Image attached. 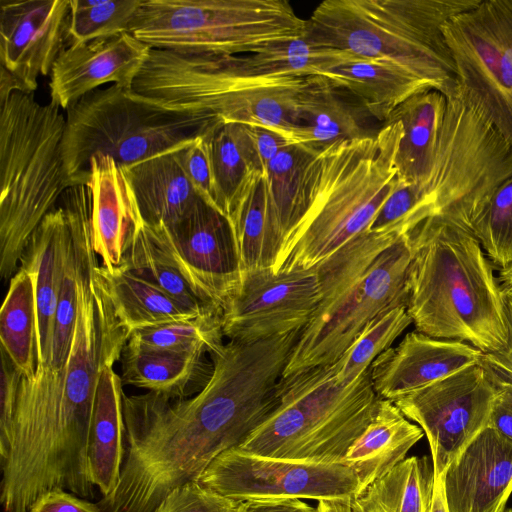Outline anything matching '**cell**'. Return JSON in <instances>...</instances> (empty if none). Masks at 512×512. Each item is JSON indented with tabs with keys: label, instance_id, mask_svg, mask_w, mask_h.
I'll return each mask as SVG.
<instances>
[{
	"label": "cell",
	"instance_id": "cell-37",
	"mask_svg": "<svg viewBox=\"0 0 512 512\" xmlns=\"http://www.w3.org/2000/svg\"><path fill=\"white\" fill-rule=\"evenodd\" d=\"M355 56L325 49L307 42L303 36L274 43L248 55L230 56L234 67L248 75H288L305 77Z\"/></svg>",
	"mask_w": 512,
	"mask_h": 512
},
{
	"label": "cell",
	"instance_id": "cell-18",
	"mask_svg": "<svg viewBox=\"0 0 512 512\" xmlns=\"http://www.w3.org/2000/svg\"><path fill=\"white\" fill-rule=\"evenodd\" d=\"M150 49L130 32L64 47L51 69L50 101L66 110L107 83L131 90Z\"/></svg>",
	"mask_w": 512,
	"mask_h": 512
},
{
	"label": "cell",
	"instance_id": "cell-9",
	"mask_svg": "<svg viewBox=\"0 0 512 512\" xmlns=\"http://www.w3.org/2000/svg\"><path fill=\"white\" fill-rule=\"evenodd\" d=\"M277 405L238 447L258 456L317 464H341L373 418L380 401L370 370L351 383L337 361L282 375Z\"/></svg>",
	"mask_w": 512,
	"mask_h": 512
},
{
	"label": "cell",
	"instance_id": "cell-23",
	"mask_svg": "<svg viewBox=\"0 0 512 512\" xmlns=\"http://www.w3.org/2000/svg\"><path fill=\"white\" fill-rule=\"evenodd\" d=\"M66 209L59 199L31 235L19 268L32 278L36 297L38 367L46 363L53 339L64 264Z\"/></svg>",
	"mask_w": 512,
	"mask_h": 512
},
{
	"label": "cell",
	"instance_id": "cell-1",
	"mask_svg": "<svg viewBox=\"0 0 512 512\" xmlns=\"http://www.w3.org/2000/svg\"><path fill=\"white\" fill-rule=\"evenodd\" d=\"M92 240L78 278L75 334L65 367L21 376L12 423L0 451L4 512H28L45 492L61 489L93 499L88 445L102 369L120 361L130 334L117 319L99 276Z\"/></svg>",
	"mask_w": 512,
	"mask_h": 512
},
{
	"label": "cell",
	"instance_id": "cell-19",
	"mask_svg": "<svg viewBox=\"0 0 512 512\" xmlns=\"http://www.w3.org/2000/svg\"><path fill=\"white\" fill-rule=\"evenodd\" d=\"M482 355L467 342L414 331L372 362L371 382L380 399L395 401L478 364Z\"/></svg>",
	"mask_w": 512,
	"mask_h": 512
},
{
	"label": "cell",
	"instance_id": "cell-2",
	"mask_svg": "<svg viewBox=\"0 0 512 512\" xmlns=\"http://www.w3.org/2000/svg\"><path fill=\"white\" fill-rule=\"evenodd\" d=\"M402 133L399 121H388L374 136L339 140L313 155L273 271L312 269L368 230L402 182L395 163Z\"/></svg>",
	"mask_w": 512,
	"mask_h": 512
},
{
	"label": "cell",
	"instance_id": "cell-52",
	"mask_svg": "<svg viewBox=\"0 0 512 512\" xmlns=\"http://www.w3.org/2000/svg\"><path fill=\"white\" fill-rule=\"evenodd\" d=\"M497 281L502 289L512 290V263L500 269Z\"/></svg>",
	"mask_w": 512,
	"mask_h": 512
},
{
	"label": "cell",
	"instance_id": "cell-24",
	"mask_svg": "<svg viewBox=\"0 0 512 512\" xmlns=\"http://www.w3.org/2000/svg\"><path fill=\"white\" fill-rule=\"evenodd\" d=\"M423 435L421 427L411 423L393 401L380 399L373 418L341 462L355 473L358 493L406 459Z\"/></svg>",
	"mask_w": 512,
	"mask_h": 512
},
{
	"label": "cell",
	"instance_id": "cell-6",
	"mask_svg": "<svg viewBox=\"0 0 512 512\" xmlns=\"http://www.w3.org/2000/svg\"><path fill=\"white\" fill-rule=\"evenodd\" d=\"M447 99L434 163L426 179L401 184L366 232L408 231L440 216L468 229L512 175V146L458 92Z\"/></svg>",
	"mask_w": 512,
	"mask_h": 512
},
{
	"label": "cell",
	"instance_id": "cell-32",
	"mask_svg": "<svg viewBox=\"0 0 512 512\" xmlns=\"http://www.w3.org/2000/svg\"><path fill=\"white\" fill-rule=\"evenodd\" d=\"M210 148L221 211L229 219L246 189L265 175V168L248 125H219L210 134Z\"/></svg>",
	"mask_w": 512,
	"mask_h": 512
},
{
	"label": "cell",
	"instance_id": "cell-16",
	"mask_svg": "<svg viewBox=\"0 0 512 512\" xmlns=\"http://www.w3.org/2000/svg\"><path fill=\"white\" fill-rule=\"evenodd\" d=\"M148 229L222 314L242 282L238 246L229 219L200 198L174 223Z\"/></svg>",
	"mask_w": 512,
	"mask_h": 512
},
{
	"label": "cell",
	"instance_id": "cell-4",
	"mask_svg": "<svg viewBox=\"0 0 512 512\" xmlns=\"http://www.w3.org/2000/svg\"><path fill=\"white\" fill-rule=\"evenodd\" d=\"M409 231L364 232L315 266L320 299L284 375L336 362L382 312L407 305Z\"/></svg>",
	"mask_w": 512,
	"mask_h": 512
},
{
	"label": "cell",
	"instance_id": "cell-27",
	"mask_svg": "<svg viewBox=\"0 0 512 512\" xmlns=\"http://www.w3.org/2000/svg\"><path fill=\"white\" fill-rule=\"evenodd\" d=\"M318 75L347 91L372 118L384 124L407 99L430 90L401 68L381 60L352 58L332 64Z\"/></svg>",
	"mask_w": 512,
	"mask_h": 512
},
{
	"label": "cell",
	"instance_id": "cell-21",
	"mask_svg": "<svg viewBox=\"0 0 512 512\" xmlns=\"http://www.w3.org/2000/svg\"><path fill=\"white\" fill-rule=\"evenodd\" d=\"M92 246L106 269L123 265L135 230L143 224L131 186L109 156L90 160Z\"/></svg>",
	"mask_w": 512,
	"mask_h": 512
},
{
	"label": "cell",
	"instance_id": "cell-28",
	"mask_svg": "<svg viewBox=\"0 0 512 512\" xmlns=\"http://www.w3.org/2000/svg\"><path fill=\"white\" fill-rule=\"evenodd\" d=\"M447 99L436 91L418 93L403 102L388 121H399L403 133L396 154L397 176L404 184L426 179L434 163Z\"/></svg>",
	"mask_w": 512,
	"mask_h": 512
},
{
	"label": "cell",
	"instance_id": "cell-43",
	"mask_svg": "<svg viewBox=\"0 0 512 512\" xmlns=\"http://www.w3.org/2000/svg\"><path fill=\"white\" fill-rule=\"evenodd\" d=\"M238 502L193 481L172 490L154 512H234Z\"/></svg>",
	"mask_w": 512,
	"mask_h": 512
},
{
	"label": "cell",
	"instance_id": "cell-39",
	"mask_svg": "<svg viewBox=\"0 0 512 512\" xmlns=\"http://www.w3.org/2000/svg\"><path fill=\"white\" fill-rule=\"evenodd\" d=\"M411 323L406 305L388 309L374 318L337 360L339 378L347 383L357 379Z\"/></svg>",
	"mask_w": 512,
	"mask_h": 512
},
{
	"label": "cell",
	"instance_id": "cell-36",
	"mask_svg": "<svg viewBox=\"0 0 512 512\" xmlns=\"http://www.w3.org/2000/svg\"><path fill=\"white\" fill-rule=\"evenodd\" d=\"M316 152L305 145L291 144L283 148L266 167L269 217L279 250L276 265L289 240L304 171Z\"/></svg>",
	"mask_w": 512,
	"mask_h": 512
},
{
	"label": "cell",
	"instance_id": "cell-17",
	"mask_svg": "<svg viewBox=\"0 0 512 512\" xmlns=\"http://www.w3.org/2000/svg\"><path fill=\"white\" fill-rule=\"evenodd\" d=\"M69 0H0V95L33 93L64 48Z\"/></svg>",
	"mask_w": 512,
	"mask_h": 512
},
{
	"label": "cell",
	"instance_id": "cell-41",
	"mask_svg": "<svg viewBox=\"0 0 512 512\" xmlns=\"http://www.w3.org/2000/svg\"><path fill=\"white\" fill-rule=\"evenodd\" d=\"M467 231L500 269L512 263V175L494 191Z\"/></svg>",
	"mask_w": 512,
	"mask_h": 512
},
{
	"label": "cell",
	"instance_id": "cell-33",
	"mask_svg": "<svg viewBox=\"0 0 512 512\" xmlns=\"http://www.w3.org/2000/svg\"><path fill=\"white\" fill-rule=\"evenodd\" d=\"M434 485L428 457L404 459L351 500L353 512H429Z\"/></svg>",
	"mask_w": 512,
	"mask_h": 512
},
{
	"label": "cell",
	"instance_id": "cell-48",
	"mask_svg": "<svg viewBox=\"0 0 512 512\" xmlns=\"http://www.w3.org/2000/svg\"><path fill=\"white\" fill-rule=\"evenodd\" d=\"M258 156L266 170L268 163L286 146L293 144L287 137L276 130L249 126Z\"/></svg>",
	"mask_w": 512,
	"mask_h": 512
},
{
	"label": "cell",
	"instance_id": "cell-12",
	"mask_svg": "<svg viewBox=\"0 0 512 512\" xmlns=\"http://www.w3.org/2000/svg\"><path fill=\"white\" fill-rule=\"evenodd\" d=\"M443 32L459 93L512 146V0H481Z\"/></svg>",
	"mask_w": 512,
	"mask_h": 512
},
{
	"label": "cell",
	"instance_id": "cell-26",
	"mask_svg": "<svg viewBox=\"0 0 512 512\" xmlns=\"http://www.w3.org/2000/svg\"><path fill=\"white\" fill-rule=\"evenodd\" d=\"M113 366H105L98 379L88 445L92 481L102 497L117 488L125 454L123 383Z\"/></svg>",
	"mask_w": 512,
	"mask_h": 512
},
{
	"label": "cell",
	"instance_id": "cell-42",
	"mask_svg": "<svg viewBox=\"0 0 512 512\" xmlns=\"http://www.w3.org/2000/svg\"><path fill=\"white\" fill-rule=\"evenodd\" d=\"M213 131L178 150L177 157L198 196L222 213L210 148V134Z\"/></svg>",
	"mask_w": 512,
	"mask_h": 512
},
{
	"label": "cell",
	"instance_id": "cell-47",
	"mask_svg": "<svg viewBox=\"0 0 512 512\" xmlns=\"http://www.w3.org/2000/svg\"><path fill=\"white\" fill-rule=\"evenodd\" d=\"M234 512H316L297 498H252L238 502Z\"/></svg>",
	"mask_w": 512,
	"mask_h": 512
},
{
	"label": "cell",
	"instance_id": "cell-8",
	"mask_svg": "<svg viewBox=\"0 0 512 512\" xmlns=\"http://www.w3.org/2000/svg\"><path fill=\"white\" fill-rule=\"evenodd\" d=\"M33 93L0 95V275L18 271L27 243L70 186L63 158L66 120Z\"/></svg>",
	"mask_w": 512,
	"mask_h": 512
},
{
	"label": "cell",
	"instance_id": "cell-14",
	"mask_svg": "<svg viewBox=\"0 0 512 512\" xmlns=\"http://www.w3.org/2000/svg\"><path fill=\"white\" fill-rule=\"evenodd\" d=\"M198 482L237 500L252 498L352 499L355 473L343 464H317L258 456L229 449L217 456Z\"/></svg>",
	"mask_w": 512,
	"mask_h": 512
},
{
	"label": "cell",
	"instance_id": "cell-40",
	"mask_svg": "<svg viewBox=\"0 0 512 512\" xmlns=\"http://www.w3.org/2000/svg\"><path fill=\"white\" fill-rule=\"evenodd\" d=\"M223 338L221 317L213 316L135 330L128 341L157 350L209 354Z\"/></svg>",
	"mask_w": 512,
	"mask_h": 512
},
{
	"label": "cell",
	"instance_id": "cell-30",
	"mask_svg": "<svg viewBox=\"0 0 512 512\" xmlns=\"http://www.w3.org/2000/svg\"><path fill=\"white\" fill-rule=\"evenodd\" d=\"M205 353L147 348L128 341L122 351L121 380L148 392L172 397H189L200 391Z\"/></svg>",
	"mask_w": 512,
	"mask_h": 512
},
{
	"label": "cell",
	"instance_id": "cell-3",
	"mask_svg": "<svg viewBox=\"0 0 512 512\" xmlns=\"http://www.w3.org/2000/svg\"><path fill=\"white\" fill-rule=\"evenodd\" d=\"M409 234L406 306L416 330L467 342L483 353L503 348L508 327L502 289L477 239L440 216L425 219Z\"/></svg>",
	"mask_w": 512,
	"mask_h": 512
},
{
	"label": "cell",
	"instance_id": "cell-50",
	"mask_svg": "<svg viewBox=\"0 0 512 512\" xmlns=\"http://www.w3.org/2000/svg\"><path fill=\"white\" fill-rule=\"evenodd\" d=\"M351 500L348 498L319 500L316 512H353Z\"/></svg>",
	"mask_w": 512,
	"mask_h": 512
},
{
	"label": "cell",
	"instance_id": "cell-38",
	"mask_svg": "<svg viewBox=\"0 0 512 512\" xmlns=\"http://www.w3.org/2000/svg\"><path fill=\"white\" fill-rule=\"evenodd\" d=\"M143 0H69L64 47L130 32Z\"/></svg>",
	"mask_w": 512,
	"mask_h": 512
},
{
	"label": "cell",
	"instance_id": "cell-5",
	"mask_svg": "<svg viewBox=\"0 0 512 512\" xmlns=\"http://www.w3.org/2000/svg\"><path fill=\"white\" fill-rule=\"evenodd\" d=\"M481 0H325L306 20L310 44L388 62L430 90L459 92L443 28Z\"/></svg>",
	"mask_w": 512,
	"mask_h": 512
},
{
	"label": "cell",
	"instance_id": "cell-49",
	"mask_svg": "<svg viewBox=\"0 0 512 512\" xmlns=\"http://www.w3.org/2000/svg\"><path fill=\"white\" fill-rule=\"evenodd\" d=\"M488 426L512 443V387H499Z\"/></svg>",
	"mask_w": 512,
	"mask_h": 512
},
{
	"label": "cell",
	"instance_id": "cell-20",
	"mask_svg": "<svg viewBox=\"0 0 512 512\" xmlns=\"http://www.w3.org/2000/svg\"><path fill=\"white\" fill-rule=\"evenodd\" d=\"M441 478L448 512H504L512 493V443L487 426Z\"/></svg>",
	"mask_w": 512,
	"mask_h": 512
},
{
	"label": "cell",
	"instance_id": "cell-11",
	"mask_svg": "<svg viewBox=\"0 0 512 512\" xmlns=\"http://www.w3.org/2000/svg\"><path fill=\"white\" fill-rule=\"evenodd\" d=\"M286 0H143L130 33L151 48L242 56L302 36Z\"/></svg>",
	"mask_w": 512,
	"mask_h": 512
},
{
	"label": "cell",
	"instance_id": "cell-54",
	"mask_svg": "<svg viewBox=\"0 0 512 512\" xmlns=\"http://www.w3.org/2000/svg\"><path fill=\"white\" fill-rule=\"evenodd\" d=\"M511 512H512V508H511Z\"/></svg>",
	"mask_w": 512,
	"mask_h": 512
},
{
	"label": "cell",
	"instance_id": "cell-10",
	"mask_svg": "<svg viewBox=\"0 0 512 512\" xmlns=\"http://www.w3.org/2000/svg\"><path fill=\"white\" fill-rule=\"evenodd\" d=\"M65 111L63 158L70 186L88 184L95 155L128 167L179 150L221 125L149 105L118 85L98 88Z\"/></svg>",
	"mask_w": 512,
	"mask_h": 512
},
{
	"label": "cell",
	"instance_id": "cell-34",
	"mask_svg": "<svg viewBox=\"0 0 512 512\" xmlns=\"http://www.w3.org/2000/svg\"><path fill=\"white\" fill-rule=\"evenodd\" d=\"M0 341L3 350L24 378L38 368L35 288L23 269L10 279L0 310Z\"/></svg>",
	"mask_w": 512,
	"mask_h": 512
},
{
	"label": "cell",
	"instance_id": "cell-31",
	"mask_svg": "<svg viewBox=\"0 0 512 512\" xmlns=\"http://www.w3.org/2000/svg\"><path fill=\"white\" fill-rule=\"evenodd\" d=\"M98 273L117 319L129 334L200 317L124 266L106 269L99 264Z\"/></svg>",
	"mask_w": 512,
	"mask_h": 512
},
{
	"label": "cell",
	"instance_id": "cell-46",
	"mask_svg": "<svg viewBox=\"0 0 512 512\" xmlns=\"http://www.w3.org/2000/svg\"><path fill=\"white\" fill-rule=\"evenodd\" d=\"M28 512H104L92 503L71 492L54 489L38 497Z\"/></svg>",
	"mask_w": 512,
	"mask_h": 512
},
{
	"label": "cell",
	"instance_id": "cell-29",
	"mask_svg": "<svg viewBox=\"0 0 512 512\" xmlns=\"http://www.w3.org/2000/svg\"><path fill=\"white\" fill-rule=\"evenodd\" d=\"M122 266L198 316L221 317L212 300L144 223L135 230Z\"/></svg>",
	"mask_w": 512,
	"mask_h": 512
},
{
	"label": "cell",
	"instance_id": "cell-51",
	"mask_svg": "<svg viewBox=\"0 0 512 512\" xmlns=\"http://www.w3.org/2000/svg\"><path fill=\"white\" fill-rule=\"evenodd\" d=\"M429 512H448L441 476L434 477L433 493Z\"/></svg>",
	"mask_w": 512,
	"mask_h": 512
},
{
	"label": "cell",
	"instance_id": "cell-22",
	"mask_svg": "<svg viewBox=\"0 0 512 512\" xmlns=\"http://www.w3.org/2000/svg\"><path fill=\"white\" fill-rule=\"evenodd\" d=\"M369 116L352 95L327 78L305 76L296 108L294 144L318 151L339 140L374 136L368 128Z\"/></svg>",
	"mask_w": 512,
	"mask_h": 512
},
{
	"label": "cell",
	"instance_id": "cell-35",
	"mask_svg": "<svg viewBox=\"0 0 512 512\" xmlns=\"http://www.w3.org/2000/svg\"><path fill=\"white\" fill-rule=\"evenodd\" d=\"M229 221L232 225L244 272L274 269L279 250L272 232L265 175L258 176L246 189Z\"/></svg>",
	"mask_w": 512,
	"mask_h": 512
},
{
	"label": "cell",
	"instance_id": "cell-44",
	"mask_svg": "<svg viewBox=\"0 0 512 512\" xmlns=\"http://www.w3.org/2000/svg\"><path fill=\"white\" fill-rule=\"evenodd\" d=\"M502 295L508 327L507 343L497 351L483 353L479 362L497 388L512 387V290L502 289Z\"/></svg>",
	"mask_w": 512,
	"mask_h": 512
},
{
	"label": "cell",
	"instance_id": "cell-15",
	"mask_svg": "<svg viewBox=\"0 0 512 512\" xmlns=\"http://www.w3.org/2000/svg\"><path fill=\"white\" fill-rule=\"evenodd\" d=\"M319 299L315 267L244 272L239 291L221 314L223 336L254 342L302 329L314 314Z\"/></svg>",
	"mask_w": 512,
	"mask_h": 512
},
{
	"label": "cell",
	"instance_id": "cell-25",
	"mask_svg": "<svg viewBox=\"0 0 512 512\" xmlns=\"http://www.w3.org/2000/svg\"><path fill=\"white\" fill-rule=\"evenodd\" d=\"M177 151L121 167L133 191L141 219L148 228L174 223L200 199L178 160Z\"/></svg>",
	"mask_w": 512,
	"mask_h": 512
},
{
	"label": "cell",
	"instance_id": "cell-45",
	"mask_svg": "<svg viewBox=\"0 0 512 512\" xmlns=\"http://www.w3.org/2000/svg\"><path fill=\"white\" fill-rule=\"evenodd\" d=\"M1 353V384H0V450L6 445L17 396L18 385L22 374L10 360L8 355Z\"/></svg>",
	"mask_w": 512,
	"mask_h": 512
},
{
	"label": "cell",
	"instance_id": "cell-13",
	"mask_svg": "<svg viewBox=\"0 0 512 512\" xmlns=\"http://www.w3.org/2000/svg\"><path fill=\"white\" fill-rule=\"evenodd\" d=\"M497 392L478 363L393 401L426 435L434 477L488 426Z\"/></svg>",
	"mask_w": 512,
	"mask_h": 512
},
{
	"label": "cell",
	"instance_id": "cell-53",
	"mask_svg": "<svg viewBox=\"0 0 512 512\" xmlns=\"http://www.w3.org/2000/svg\"><path fill=\"white\" fill-rule=\"evenodd\" d=\"M504 512H511V509L505 510Z\"/></svg>",
	"mask_w": 512,
	"mask_h": 512
},
{
	"label": "cell",
	"instance_id": "cell-7",
	"mask_svg": "<svg viewBox=\"0 0 512 512\" xmlns=\"http://www.w3.org/2000/svg\"><path fill=\"white\" fill-rule=\"evenodd\" d=\"M305 77L248 75L230 56L151 48L131 94L157 108L278 131L293 144Z\"/></svg>",
	"mask_w": 512,
	"mask_h": 512
}]
</instances>
